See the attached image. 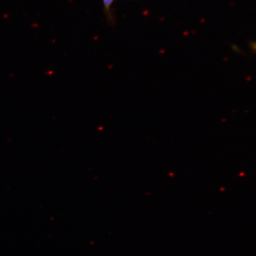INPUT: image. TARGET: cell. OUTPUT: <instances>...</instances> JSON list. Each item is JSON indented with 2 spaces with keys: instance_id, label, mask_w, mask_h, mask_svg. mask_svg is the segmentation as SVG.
I'll return each mask as SVG.
<instances>
[{
  "instance_id": "6da1fadb",
  "label": "cell",
  "mask_w": 256,
  "mask_h": 256,
  "mask_svg": "<svg viewBox=\"0 0 256 256\" xmlns=\"http://www.w3.org/2000/svg\"><path fill=\"white\" fill-rule=\"evenodd\" d=\"M114 1V0H104V7L107 10H108V9L110 8L112 2H113Z\"/></svg>"
}]
</instances>
